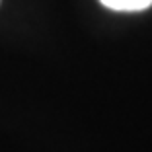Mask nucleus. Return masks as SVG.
Segmentation results:
<instances>
[{"label": "nucleus", "mask_w": 152, "mask_h": 152, "mask_svg": "<svg viewBox=\"0 0 152 152\" xmlns=\"http://www.w3.org/2000/svg\"><path fill=\"white\" fill-rule=\"evenodd\" d=\"M99 2L117 12H140L152 4V0H99Z\"/></svg>", "instance_id": "1"}]
</instances>
